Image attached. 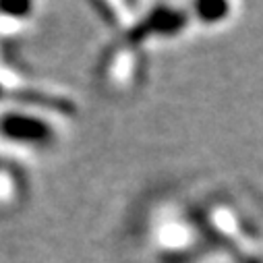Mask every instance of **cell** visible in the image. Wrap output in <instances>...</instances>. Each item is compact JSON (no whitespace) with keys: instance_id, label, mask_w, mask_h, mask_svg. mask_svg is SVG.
<instances>
[{"instance_id":"2","label":"cell","mask_w":263,"mask_h":263,"mask_svg":"<svg viewBox=\"0 0 263 263\" xmlns=\"http://www.w3.org/2000/svg\"><path fill=\"white\" fill-rule=\"evenodd\" d=\"M184 25H186V15L182 11L172 7H158L128 31L126 40L130 44H139L152 35H174Z\"/></svg>"},{"instance_id":"4","label":"cell","mask_w":263,"mask_h":263,"mask_svg":"<svg viewBox=\"0 0 263 263\" xmlns=\"http://www.w3.org/2000/svg\"><path fill=\"white\" fill-rule=\"evenodd\" d=\"M197 17H199L203 23H214L224 19V15L228 13V5L226 3H199L195 5Z\"/></svg>"},{"instance_id":"1","label":"cell","mask_w":263,"mask_h":263,"mask_svg":"<svg viewBox=\"0 0 263 263\" xmlns=\"http://www.w3.org/2000/svg\"><path fill=\"white\" fill-rule=\"evenodd\" d=\"M0 137L17 143L46 145L54 141V128L44 118L19 114V112H7L0 114Z\"/></svg>"},{"instance_id":"6","label":"cell","mask_w":263,"mask_h":263,"mask_svg":"<svg viewBox=\"0 0 263 263\" xmlns=\"http://www.w3.org/2000/svg\"><path fill=\"white\" fill-rule=\"evenodd\" d=\"M0 93H3V89H0Z\"/></svg>"},{"instance_id":"5","label":"cell","mask_w":263,"mask_h":263,"mask_svg":"<svg viewBox=\"0 0 263 263\" xmlns=\"http://www.w3.org/2000/svg\"><path fill=\"white\" fill-rule=\"evenodd\" d=\"M31 5L27 3H21V5H0V11L5 15H11V17H25L29 13Z\"/></svg>"},{"instance_id":"3","label":"cell","mask_w":263,"mask_h":263,"mask_svg":"<svg viewBox=\"0 0 263 263\" xmlns=\"http://www.w3.org/2000/svg\"><path fill=\"white\" fill-rule=\"evenodd\" d=\"M15 98H17V102L42 106V108H48V110H58V112H73L75 110V106L69 100L46 96V93H40V91H17Z\"/></svg>"}]
</instances>
